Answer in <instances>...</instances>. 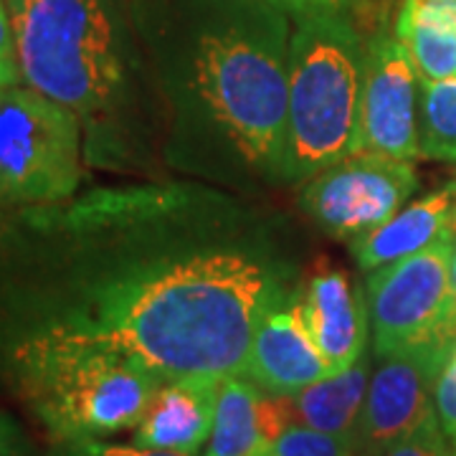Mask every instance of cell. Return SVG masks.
I'll return each mask as SVG.
<instances>
[{
	"mask_svg": "<svg viewBox=\"0 0 456 456\" xmlns=\"http://www.w3.org/2000/svg\"><path fill=\"white\" fill-rule=\"evenodd\" d=\"M11 297L16 335L97 345L158 380L244 373L261 317L281 299L266 254L226 241L150 239L137 256H86Z\"/></svg>",
	"mask_w": 456,
	"mask_h": 456,
	"instance_id": "6da1fadb",
	"label": "cell"
},
{
	"mask_svg": "<svg viewBox=\"0 0 456 456\" xmlns=\"http://www.w3.org/2000/svg\"><path fill=\"white\" fill-rule=\"evenodd\" d=\"M140 18L185 152L287 178L292 16L266 0H145Z\"/></svg>",
	"mask_w": 456,
	"mask_h": 456,
	"instance_id": "7a4b0ae2",
	"label": "cell"
},
{
	"mask_svg": "<svg viewBox=\"0 0 456 456\" xmlns=\"http://www.w3.org/2000/svg\"><path fill=\"white\" fill-rule=\"evenodd\" d=\"M20 82L69 107L82 125L127 97L130 61L114 0H5Z\"/></svg>",
	"mask_w": 456,
	"mask_h": 456,
	"instance_id": "3957f363",
	"label": "cell"
},
{
	"mask_svg": "<svg viewBox=\"0 0 456 456\" xmlns=\"http://www.w3.org/2000/svg\"><path fill=\"white\" fill-rule=\"evenodd\" d=\"M8 370L56 441L102 439L134 428L163 380L97 345L16 335Z\"/></svg>",
	"mask_w": 456,
	"mask_h": 456,
	"instance_id": "277c9868",
	"label": "cell"
},
{
	"mask_svg": "<svg viewBox=\"0 0 456 456\" xmlns=\"http://www.w3.org/2000/svg\"><path fill=\"white\" fill-rule=\"evenodd\" d=\"M365 46L347 13L292 18L287 180H310L353 152Z\"/></svg>",
	"mask_w": 456,
	"mask_h": 456,
	"instance_id": "5b68a950",
	"label": "cell"
},
{
	"mask_svg": "<svg viewBox=\"0 0 456 456\" xmlns=\"http://www.w3.org/2000/svg\"><path fill=\"white\" fill-rule=\"evenodd\" d=\"M84 125L26 84L0 86V208L53 206L77 193Z\"/></svg>",
	"mask_w": 456,
	"mask_h": 456,
	"instance_id": "8992f818",
	"label": "cell"
},
{
	"mask_svg": "<svg viewBox=\"0 0 456 456\" xmlns=\"http://www.w3.org/2000/svg\"><path fill=\"white\" fill-rule=\"evenodd\" d=\"M454 236L406 259L370 272L365 287L375 358L416 347H456V299L452 289Z\"/></svg>",
	"mask_w": 456,
	"mask_h": 456,
	"instance_id": "52a82bcc",
	"label": "cell"
},
{
	"mask_svg": "<svg viewBox=\"0 0 456 456\" xmlns=\"http://www.w3.org/2000/svg\"><path fill=\"white\" fill-rule=\"evenodd\" d=\"M416 188L413 163L353 152L307 180L302 208L332 239L355 241L393 218Z\"/></svg>",
	"mask_w": 456,
	"mask_h": 456,
	"instance_id": "ba28073f",
	"label": "cell"
},
{
	"mask_svg": "<svg viewBox=\"0 0 456 456\" xmlns=\"http://www.w3.org/2000/svg\"><path fill=\"white\" fill-rule=\"evenodd\" d=\"M419 92L421 79L398 36L378 33L365 49L353 152H373L408 163L421 158Z\"/></svg>",
	"mask_w": 456,
	"mask_h": 456,
	"instance_id": "9c48e42d",
	"label": "cell"
},
{
	"mask_svg": "<svg viewBox=\"0 0 456 456\" xmlns=\"http://www.w3.org/2000/svg\"><path fill=\"white\" fill-rule=\"evenodd\" d=\"M452 353L416 347L378 358L355 431L360 454L378 456L436 416L434 388Z\"/></svg>",
	"mask_w": 456,
	"mask_h": 456,
	"instance_id": "30bf717a",
	"label": "cell"
},
{
	"mask_svg": "<svg viewBox=\"0 0 456 456\" xmlns=\"http://www.w3.org/2000/svg\"><path fill=\"white\" fill-rule=\"evenodd\" d=\"M241 375L261 391L277 395H294L332 375L312 340L299 299L287 302L281 297L261 317Z\"/></svg>",
	"mask_w": 456,
	"mask_h": 456,
	"instance_id": "8fae6325",
	"label": "cell"
},
{
	"mask_svg": "<svg viewBox=\"0 0 456 456\" xmlns=\"http://www.w3.org/2000/svg\"><path fill=\"white\" fill-rule=\"evenodd\" d=\"M305 322L314 345L320 347L332 375L353 368L365 355L368 342V302L365 294L338 269L314 274L299 297Z\"/></svg>",
	"mask_w": 456,
	"mask_h": 456,
	"instance_id": "7c38bea8",
	"label": "cell"
},
{
	"mask_svg": "<svg viewBox=\"0 0 456 456\" xmlns=\"http://www.w3.org/2000/svg\"><path fill=\"white\" fill-rule=\"evenodd\" d=\"M218 388L221 380L216 378H180L160 383L134 426L132 444L196 456L211 436Z\"/></svg>",
	"mask_w": 456,
	"mask_h": 456,
	"instance_id": "4fadbf2b",
	"label": "cell"
},
{
	"mask_svg": "<svg viewBox=\"0 0 456 456\" xmlns=\"http://www.w3.org/2000/svg\"><path fill=\"white\" fill-rule=\"evenodd\" d=\"M454 203L456 180L413 203H406L383 226L350 241L353 256L360 269L375 272L386 264L413 256L431 244H436L444 233H449Z\"/></svg>",
	"mask_w": 456,
	"mask_h": 456,
	"instance_id": "5bb4252c",
	"label": "cell"
},
{
	"mask_svg": "<svg viewBox=\"0 0 456 456\" xmlns=\"http://www.w3.org/2000/svg\"><path fill=\"white\" fill-rule=\"evenodd\" d=\"M395 36L421 82L456 77V0H403Z\"/></svg>",
	"mask_w": 456,
	"mask_h": 456,
	"instance_id": "9a60e30c",
	"label": "cell"
},
{
	"mask_svg": "<svg viewBox=\"0 0 456 456\" xmlns=\"http://www.w3.org/2000/svg\"><path fill=\"white\" fill-rule=\"evenodd\" d=\"M370 375V360L362 355L353 368L330 375L314 386H307L305 391L289 395L294 424L310 426L338 436H355Z\"/></svg>",
	"mask_w": 456,
	"mask_h": 456,
	"instance_id": "2e32d148",
	"label": "cell"
},
{
	"mask_svg": "<svg viewBox=\"0 0 456 456\" xmlns=\"http://www.w3.org/2000/svg\"><path fill=\"white\" fill-rule=\"evenodd\" d=\"M261 388L244 375L221 380L216 419L203 456H269L272 439L261 421Z\"/></svg>",
	"mask_w": 456,
	"mask_h": 456,
	"instance_id": "e0dca14e",
	"label": "cell"
},
{
	"mask_svg": "<svg viewBox=\"0 0 456 456\" xmlns=\"http://www.w3.org/2000/svg\"><path fill=\"white\" fill-rule=\"evenodd\" d=\"M419 150L421 158L456 163V77L421 82L419 92Z\"/></svg>",
	"mask_w": 456,
	"mask_h": 456,
	"instance_id": "ac0fdd59",
	"label": "cell"
},
{
	"mask_svg": "<svg viewBox=\"0 0 456 456\" xmlns=\"http://www.w3.org/2000/svg\"><path fill=\"white\" fill-rule=\"evenodd\" d=\"M269 456H360V446L355 436H338L292 424L272 444Z\"/></svg>",
	"mask_w": 456,
	"mask_h": 456,
	"instance_id": "d6986e66",
	"label": "cell"
},
{
	"mask_svg": "<svg viewBox=\"0 0 456 456\" xmlns=\"http://www.w3.org/2000/svg\"><path fill=\"white\" fill-rule=\"evenodd\" d=\"M378 456H452V441L446 439L439 419L434 416L408 436L393 441Z\"/></svg>",
	"mask_w": 456,
	"mask_h": 456,
	"instance_id": "ffe728a7",
	"label": "cell"
},
{
	"mask_svg": "<svg viewBox=\"0 0 456 456\" xmlns=\"http://www.w3.org/2000/svg\"><path fill=\"white\" fill-rule=\"evenodd\" d=\"M56 456H188L175 452H160V449H145L134 444H112L102 439H74L59 441Z\"/></svg>",
	"mask_w": 456,
	"mask_h": 456,
	"instance_id": "44dd1931",
	"label": "cell"
},
{
	"mask_svg": "<svg viewBox=\"0 0 456 456\" xmlns=\"http://www.w3.org/2000/svg\"><path fill=\"white\" fill-rule=\"evenodd\" d=\"M434 408H436V419H439L446 439L456 444V347L436 378Z\"/></svg>",
	"mask_w": 456,
	"mask_h": 456,
	"instance_id": "7402d4cb",
	"label": "cell"
},
{
	"mask_svg": "<svg viewBox=\"0 0 456 456\" xmlns=\"http://www.w3.org/2000/svg\"><path fill=\"white\" fill-rule=\"evenodd\" d=\"M11 84H20V71H18L16 38H13L8 3L0 0V86H11Z\"/></svg>",
	"mask_w": 456,
	"mask_h": 456,
	"instance_id": "603a6c76",
	"label": "cell"
},
{
	"mask_svg": "<svg viewBox=\"0 0 456 456\" xmlns=\"http://www.w3.org/2000/svg\"><path fill=\"white\" fill-rule=\"evenodd\" d=\"M289 16H312V13H340L347 11L350 0H266Z\"/></svg>",
	"mask_w": 456,
	"mask_h": 456,
	"instance_id": "cb8c5ba5",
	"label": "cell"
},
{
	"mask_svg": "<svg viewBox=\"0 0 456 456\" xmlns=\"http://www.w3.org/2000/svg\"><path fill=\"white\" fill-rule=\"evenodd\" d=\"M0 456H23V444H20L16 426L5 416H0Z\"/></svg>",
	"mask_w": 456,
	"mask_h": 456,
	"instance_id": "d4e9b609",
	"label": "cell"
},
{
	"mask_svg": "<svg viewBox=\"0 0 456 456\" xmlns=\"http://www.w3.org/2000/svg\"><path fill=\"white\" fill-rule=\"evenodd\" d=\"M452 289H454V299H456V241H454V254H452Z\"/></svg>",
	"mask_w": 456,
	"mask_h": 456,
	"instance_id": "484cf974",
	"label": "cell"
},
{
	"mask_svg": "<svg viewBox=\"0 0 456 456\" xmlns=\"http://www.w3.org/2000/svg\"><path fill=\"white\" fill-rule=\"evenodd\" d=\"M449 233L456 239V203H454V213H452V224H449Z\"/></svg>",
	"mask_w": 456,
	"mask_h": 456,
	"instance_id": "4316f807",
	"label": "cell"
},
{
	"mask_svg": "<svg viewBox=\"0 0 456 456\" xmlns=\"http://www.w3.org/2000/svg\"><path fill=\"white\" fill-rule=\"evenodd\" d=\"M452 456H456V444H452Z\"/></svg>",
	"mask_w": 456,
	"mask_h": 456,
	"instance_id": "83f0119b",
	"label": "cell"
},
{
	"mask_svg": "<svg viewBox=\"0 0 456 456\" xmlns=\"http://www.w3.org/2000/svg\"><path fill=\"white\" fill-rule=\"evenodd\" d=\"M360 456H368V454H360Z\"/></svg>",
	"mask_w": 456,
	"mask_h": 456,
	"instance_id": "f1b7e54d",
	"label": "cell"
}]
</instances>
